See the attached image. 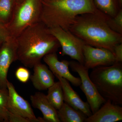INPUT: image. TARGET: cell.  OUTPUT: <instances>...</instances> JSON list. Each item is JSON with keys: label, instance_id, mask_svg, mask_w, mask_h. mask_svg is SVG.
Returning a JSON list of instances; mask_svg holds the SVG:
<instances>
[{"label": "cell", "instance_id": "19", "mask_svg": "<svg viewBox=\"0 0 122 122\" xmlns=\"http://www.w3.org/2000/svg\"><path fill=\"white\" fill-rule=\"evenodd\" d=\"M97 9L108 16L113 17L120 9L117 0H93Z\"/></svg>", "mask_w": 122, "mask_h": 122}, {"label": "cell", "instance_id": "17", "mask_svg": "<svg viewBox=\"0 0 122 122\" xmlns=\"http://www.w3.org/2000/svg\"><path fill=\"white\" fill-rule=\"evenodd\" d=\"M46 98L49 102L57 110H59L64 103L63 90L60 82H55L48 89Z\"/></svg>", "mask_w": 122, "mask_h": 122}, {"label": "cell", "instance_id": "25", "mask_svg": "<svg viewBox=\"0 0 122 122\" xmlns=\"http://www.w3.org/2000/svg\"><path fill=\"white\" fill-rule=\"evenodd\" d=\"M9 122H30V120L9 112Z\"/></svg>", "mask_w": 122, "mask_h": 122}, {"label": "cell", "instance_id": "10", "mask_svg": "<svg viewBox=\"0 0 122 122\" xmlns=\"http://www.w3.org/2000/svg\"><path fill=\"white\" fill-rule=\"evenodd\" d=\"M84 65L88 69L102 66H109L116 62L114 55L104 48L85 44L83 47Z\"/></svg>", "mask_w": 122, "mask_h": 122}, {"label": "cell", "instance_id": "13", "mask_svg": "<svg viewBox=\"0 0 122 122\" xmlns=\"http://www.w3.org/2000/svg\"><path fill=\"white\" fill-rule=\"evenodd\" d=\"M61 82L63 90L64 101L74 109L81 112L87 117L92 114L89 103L82 100L73 89L69 81L58 75L54 74Z\"/></svg>", "mask_w": 122, "mask_h": 122}, {"label": "cell", "instance_id": "7", "mask_svg": "<svg viewBox=\"0 0 122 122\" xmlns=\"http://www.w3.org/2000/svg\"><path fill=\"white\" fill-rule=\"evenodd\" d=\"M49 30L59 42L62 55H68L84 65L83 50L86 43L69 30H64L59 27L50 28Z\"/></svg>", "mask_w": 122, "mask_h": 122}, {"label": "cell", "instance_id": "23", "mask_svg": "<svg viewBox=\"0 0 122 122\" xmlns=\"http://www.w3.org/2000/svg\"><path fill=\"white\" fill-rule=\"evenodd\" d=\"M10 36L7 25L0 24V48L5 40Z\"/></svg>", "mask_w": 122, "mask_h": 122}, {"label": "cell", "instance_id": "18", "mask_svg": "<svg viewBox=\"0 0 122 122\" xmlns=\"http://www.w3.org/2000/svg\"><path fill=\"white\" fill-rule=\"evenodd\" d=\"M16 5V0H0V24L7 25L10 22Z\"/></svg>", "mask_w": 122, "mask_h": 122}, {"label": "cell", "instance_id": "2", "mask_svg": "<svg viewBox=\"0 0 122 122\" xmlns=\"http://www.w3.org/2000/svg\"><path fill=\"white\" fill-rule=\"evenodd\" d=\"M109 17L102 12L83 14L77 17L69 30L86 44L114 54L115 46L122 43V35L110 28L107 21Z\"/></svg>", "mask_w": 122, "mask_h": 122}, {"label": "cell", "instance_id": "27", "mask_svg": "<svg viewBox=\"0 0 122 122\" xmlns=\"http://www.w3.org/2000/svg\"><path fill=\"white\" fill-rule=\"evenodd\" d=\"M24 0H16L17 4H20V3L23 2Z\"/></svg>", "mask_w": 122, "mask_h": 122}, {"label": "cell", "instance_id": "12", "mask_svg": "<svg viewBox=\"0 0 122 122\" xmlns=\"http://www.w3.org/2000/svg\"><path fill=\"white\" fill-rule=\"evenodd\" d=\"M122 120V107L109 100L87 117L85 122H115Z\"/></svg>", "mask_w": 122, "mask_h": 122}, {"label": "cell", "instance_id": "14", "mask_svg": "<svg viewBox=\"0 0 122 122\" xmlns=\"http://www.w3.org/2000/svg\"><path fill=\"white\" fill-rule=\"evenodd\" d=\"M33 68L34 73L30 78L35 89L39 91L45 90L54 83V75L46 65L41 62Z\"/></svg>", "mask_w": 122, "mask_h": 122}, {"label": "cell", "instance_id": "6", "mask_svg": "<svg viewBox=\"0 0 122 122\" xmlns=\"http://www.w3.org/2000/svg\"><path fill=\"white\" fill-rule=\"evenodd\" d=\"M69 66L80 76L81 83L79 86L86 97L92 114L94 113L107 100L99 93L90 78L89 69L84 65L76 61H71Z\"/></svg>", "mask_w": 122, "mask_h": 122}, {"label": "cell", "instance_id": "21", "mask_svg": "<svg viewBox=\"0 0 122 122\" xmlns=\"http://www.w3.org/2000/svg\"><path fill=\"white\" fill-rule=\"evenodd\" d=\"M107 23L110 28L113 31L122 35V9L113 17H109Z\"/></svg>", "mask_w": 122, "mask_h": 122}, {"label": "cell", "instance_id": "4", "mask_svg": "<svg viewBox=\"0 0 122 122\" xmlns=\"http://www.w3.org/2000/svg\"><path fill=\"white\" fill-rule=\"evenodd\" d=\"M89 76L103 97L116 105H122V62L94 68Z\"/></svg>", "mask_w": 122, "mask_h": 122}, {"label": "cell", "instance_id": "5", "mask_svg": "<svg viewBox=\"0 0 122 122\" xmlns=\"http://www.w3.org/2000/svg\"><path fill=\"white\" fill-rule=\"evenodd\" d=\"M42 0H24L17 4L11 21L7 25L10 35L17 38L29 26L41 21Z\"/></svg>", "mask_w": 122, "mask_h": 122}, {"label": "cell", "instance_id": "1", "mask_svg": "<svg viewBox=\"0 0 122 122\" xmlns=\"http://www.w3.org/2000/svg\"><path fill=\"white\" fill-rule=\"evenodd\" d=\"M17 60L25 66L33 68L46 55L56 52L59 42L41 21L25 29L16 38Z\"/></svg>", "mask_w": 122, "mask_h": 122}, {"label": "cell", "instance_id": "20", "mask_svg": "<svg viewBox=\"0 0 122 122\" xmlns=\"http://www.w3.org/2000/svg\"><path fill=\"white\" fill-rule=\"evenodd\" d=\"M8 94V89H0V122H9L7 109Z\"/></svg>", "mask_w": 122, "mask_h": 122}, {"label": "cell", "instance_id": "16", "mask_svg": "<svg viewBox=\"0 0 122 122\" xmlns=\"http://www.w3.org/2000/svg\"><path fill=\"white\" fill-rule=\"evenodd\" d=\"M57 112L61 122H84L87 117L81 112L74 109L65 102Z\"/></svg>", "mask_w": 122, "mask_h": 122}, {"label": "cell", "instance_id": "26", "mask_svg": "<svg viewBox=\"0 0 122 122\" xmlns=\"http://www.w3.org/2000/svg\"><path fill=\"white\" fill-rule=\"evenodd\" d=\"M119 7L121 9H122V0H117Z\"/></svg>", "mask_w": 122, "mask_h": 122}, {"label": "cell", "instance_id": "15", "mask_svg": "<svg viewBox=\"0 0 122 122\" xmlns=\"http://www.w3.org/2000/svg\"><path fill=\"white\" fill-rule=\"evenodd\" d=\"M30 100L32 106L41 112L45 122H61L57 110L49 102L45 95L36 92L30 96Z\"/></svg>", "mask_w": 122, "mask_h": 122}, {"label": "cell", "instance_id": "3", "mask_svg": "<svg viewBox=\"0 0 122 122\" xmlns=\"http://www.w3.org/2000/svg\"><path fill=\"white\" fill-rule=\"evenodd\" d=\"M41 21L49 28L59 27L69 30L78 15L102 12L93 0H42Z\"/></svg>", "mask_w": 122, "mask_h": 122}, {"label": "cell", "instance_id": "8", "mask_svg": "<svg viewBox=\"0 0 122 122\" xmlns=\"http://www.w3.org/2000/svg\"><path fill=\"white\" fill-rule=\"evenodd\" d=\"M8 97L7 109L12 113L30 120V122H45L43 118H37L29 103L20 95L12 83L7 81Z\"/></svg>", "mask_w": 122, "mask_h": 122}, {"label": "cell", "instance_id": "9", "mask_svg": "<svg viewBox=\"0 0 122 122\" xmlns=\"http://www.w3.org/2000/svg\"><path fill=\"white\" fill-rule=\"evenodd\" d=\"M16 38L10 36L0 48V89H7V75L12 63L17 60Z\"/></svg>", "mask_w": 122, "mask_h": 122}, {"label": "cell", "instance_id": "22", "mask_svg": "<svg viewBox=\"0 0 122 122\" xmlns=\"http://www.w3.org/2000/svg\"><path fill=\"white\" fill-rule=\"evenodd\" d=\"M15 76L18 80L21 82L25 83L30 78V73L26 68L20 67L18 68L15 72Z\"/></svg>", "mask_w": 122, "mask_h": 122}, {"label": "cell", "instance_id": "11", "mask_svg": "<svg viewBox=\"0 0 122 122\" xmlns=\"http://www.w3.org/2000/svg\"><path fill=\"white\" fill-rule=\"evenodd\" d=\"M43 59L53 74L58 75L65 79L75 86H80L81 78L75 77L70 72V61H59L56 52L46 55Z\"/></svg>", "mask_w": 122, "mask_h": 122}, {"label": "cell", "instance_id": "24", "mask_svg": "<svg viewBox=\"0 0 122 122\" xmlns=\"http://www.w3.org/2000/svg\"><path fill=\"white\" fill-rule=\"evenodd\" d=\"M114 54L116 62H122V43L118 44L115 46Z\"/></svg>", "mask_w": 122, "mask_h": 122}]
</instances>
